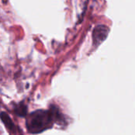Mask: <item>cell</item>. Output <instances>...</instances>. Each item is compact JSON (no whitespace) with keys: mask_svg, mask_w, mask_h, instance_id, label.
Here are the masks:
<instances>
[{"mask_svg":"<svg viewBox=\"0 0 135 135\" xmlns=\"http://www.w3.org/2000/svg\"><path fill=\"white\" fill-rule=\"evenodd\" d=\"M62 115L55 106L50 110H36L31 113L27 119V130L31 134H40L52 127L55 121L61 122Z\"/></svg>","mask_w":135,"mask_h":135,"instance_id":"cell-1","label":"cell"},{"mask_svg":"<svg viewBox=\"0 0 135 135\" xmlns=\"http://www.w3.org/2000/svg\"><path fill=\"white\" fill-rule=\"evenodd\" d=\"M109 32V28L105 25H98L97 26L93 32V40L94 45H99L103 42L108 36Z\"/></svg>","mask_w":135,"mask_h":135,"instance_id":"cell-2","label":"cell"},{"mask_svg":"<svg viewBox=\"0 0 135 135\" xmlns=\"http://www.w3.org/2000/svg\"><path fill=\"white\" fill-rule=\"evenodd\" d=\"M0 119L4 123L5 126L10 131H13L15 129V126L12 121V119H10V117L6 113V112H2L0 114Z\"/></svg>","mask_w":135,"mask_h":135,"instance_id":"cell-3","label":"cell"},{"mask_svg":"<svg viewBox=\"0 0 135 135\" xmlns=\"http://www.w3.org/2000/svg\"><path fill=\"white\" fill-rule=\"evenodd\" d=\"M14 112H16V114L19 116H25L27 115V107L26 105H25L24 104H17L15 108H14Z\"/></svg>","mask_w":135,"mask_h":135,"instance_id":"cell-4","label":"cell"}]
</instances>
